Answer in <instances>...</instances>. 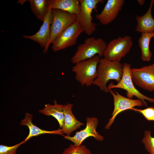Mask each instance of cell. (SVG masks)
<instances>
[{
	"label": "cell",
	"mask_w": 154,
	"mask_h": 154,
	"mask_svg": "<svg viewBox=\"0 0 154 154\" xmlns=\"http://www.w3.org/2000/svg\"><path fill=\"white\" fill-rule=\"evenodd\" d=\"M98 75L93 85L99 87L106 93L109 92L107 86L110 80L118 83L123 74V64L118 61H110L104 58H100L98 67Z\"/></svg>",
	"instance_id": "1"
},
{
	"label": "cell",
	"mask_w": 154,
	"mask_h": 154,
	"mask_svg": "<svg viewBox=\"0 0 154 154\" xmlns=\"http://www.w3.org/2000/svg\"><path fill=\"white\" fill-rule=\"evenodd\" d=\"M107 45L105 41L101 38L88 37L83 43L78 46L71 61L72 64H75L92 58L96 54L100 58L104 56Z\"/></svg>",
	"instance_id": "2"
},
{
	"label": "cell",
	"mask_w": 154,
	"mask_h": 154,
	"mask_svg": "<svg viewBox=\"0 0 154 154\" xmlns=\"http://www.w3.org/2000/svg\"><path fill=\"white\" fill-rule=\"evenodd\" d=\"M100 58L96 56L89 59L80 61L72 67L76 80L83 86L93 85L98 75V67Z\"/></svg>",
	"instance_id": "3"
},
{
	"label": "cell",
	"mask_w": 154,
	"mask_h": 154,
	"mask_svg": "<svg viewBox=\"0 0 154 154\" xmlns=\"http://www.w3.org/2000/svg\"><path fill=\"white\" fill-rule=\"evenodd\" d=\"M52 22L47 44L43 52L46 53L51 44L66 28L77 20L76 15L57 9H52Z\"/></svg>",
	"instance_id": "4"
},
{
	"label": "cell",
	"mask_w": 154,
	"mask_h": 154,
	"mask_svg": "<svg viewBox=\"0 0 154 154\" xmlns=\"http://www.w3.org/2000/svg\"><path fill=\"white\" fill-rule=\"evenodd\" d=\"M123 74L120 81L116 84L111 82L107 86L109 90L114 88H119L124 89L127 92L126 94L127 98L132 99L135 96L141 100L145 106H147L146 100L151 103H154V98L145 96L139 92L135 87L132 80L131 74V64L125 62L123 64Z\"/></svg>",
	"instance_id": "5"
},
{
	"label": "cell",
	"mask_w": 154,
	"mask_h": 154,
	"mask_svg": "<svg viewBox=\"0 0 154 154\" xmlns=\"http://www.w3.org/2000/svg\"><path fill=\"white\" fill-rule=\"evenodd\" d=\"M133 43L129 36L119 37L111 40L104 51V58L110 61H120L130 51Z\"/></svg>",
	"instance_id": "6"
},
{
	"label": "cell",
	"mask_w": 154,
	"mask_h": 154,
	"mask_svg": "<svg viewBox=\"0 0 154 154\" xmlns=\"http://www.w3.org/2000/svg\"><path fill=\"white\" fill-rule=\"evenodd\" d=\"M84 31L77 19L55 39L52 43V50L56 52L74 45L78 37Z\"/></svg>",
	"instance_id": "7"
},
{
	"label": "cell",
	"mask_w": 154,
	"mask_h": 154,
	"mask_svg": "<svg viewBox=\"0 0 154 154\" xmlns=\"http://www.w3.org/2000/svg\"><path fill=\"white\" fill-rule=\"evenodd\" d=\"M80 10L77 15V19L84 31L88 35H91L96 29V24L92 22V13L99 3H103V0H79Z\"/></svg>",
	"instance_id": "8"
},
{
	"label": "cell",
	"mask_w": 154,
	"mask_h": 154,
	"mask_svg": "<svg viewBox=\"0 0 154 154\" xmlns=\"http://www.w3.org/2000/svg\"><path fill=\"white\" fill-rule=\"evenodd\" d=\"M131 74L135 84L144 90L154 91V63L139 68H131Z\"/></svg>",
	"instance_id": "9"
},
{
	"label": "cell",
	"mask_w": 154,
	"mask_h": 154,
	"mask_svg": "<svg viewBox=\"0 0 154 154\" xmlns=\"http://www.w3.org/2000/svg\"><path fill=\"white\" fill-rule=\"evenodd\" d=\"M109 92L113 98L114 108L112 114V116L105 126L106 129H110L115 117L120 112L127 110H130L135 106L141 107L144 105V103L140 99L133 100L125 97L117 92H114L112 89L109 90Z\"/></svg>",
	"instance_id": "10"
},
{
	"label": "cell",
	"mask_w": 154,
	"mask_h": 154,
	"mask_svg": "<svg viewBox=\"0 0 154 154\" xmlns=\"http://www.w3.org/2000/svg\"><path fill=\"white\" fill-rule=\"evenodd\" d=\"M86 126L85 128L77 132L73 136H64V137L72 142L76 146L82 145V142L87 138L93 137L96 139L102 141L104 137L96 131L99 121L98 119L94 117H87L86 118Z\"/></svg>",
	"instance_id": "11"
},
{
	"label": "cell",
	"mask_w": 154,
	"mask_h": 154,
	"mask_svg": "<svg viewBox=\"0 0 154 154\" xmlns=\"http://www.w3.org/2000/svg\"><path fill=\"white\" fill-rule=\"evenodd\" d=\"M125 1L124 0H108L101 12L95 15L96 19L102 25L108 24L116 18Z\"/></svg>",
	"instance_id": "12"
},
{
	"label": "cell",
	"mask_w": 154,
	"mask_h": 154,
	"mask_svg": "<svg viewBox=\"0 0 154 154\" xmlns=\"http://www.w3.org/2000/svg\"><path fill=\"white\" fill-rule=\"evenodd\" d=\"M52 22V9L50 7L39 30L31 35H23L25 38L31 40L38 43L42 48L46 46L50 33V27Z\"/></svg>",
	"instance_id": "13"
},
{
	"label": "cell",
	"mask_w": 154,
	"mask_h": 154,
	"mask_svg": "<svg viewBox=\"0 0 154 154\" xmlns=\"http://www.w3.org/2000/svg\"><path fill=\"white\" fill-rule=\"evenodd\" d=\"M73 106V104L69 103L64 105V125L61 129L63 134L68 136H70L72 132L84 125L77 120L73 114L72 110Z\"/></svg>",
	"instance_id": "14"
},
{
	"label": "cell",
	"mask_w": 154,
	"mask_h": 154,
	"mask_svg": "<svg viewBox=\"0 0 154 154\" xmlns=\"http://www.w3.org/2000/svg\"><path fill=\"white\" fill-rule=\"evenodd\" d=\"M33 117L32 114L27 113L25 114V117L20 123L21 125L26 126L29 129V134L23 141L25 143L33 137L44 134H55L64 136L61 128L48 131L42 129L37 127L32 122Z\"/></svg>",
	"instance_id": "15"
},
{
	"label": "cell",
	"mask_w": 154,
	"mask_h": 154,
	"mask_svg": "<svg viewBox=\"0 0 154 154\" xmlns=\"http://www.w3.org/2000/svg\"><path fill=\"white\" fill-rule=\"evenodd\" d=\"M154 2L153 0L151 1L149 7L144 14L136 17L137 24L135 30L137 32L141 34L154 32V19L151 14Z\"/></svg>",
	"instance_id": "16"
},
{
	"label": "cell",
	"mask_w": 154,
	"mask_h": 154,
	"mask_svg": "<svg viewBox=\"0 0 154 154\" xmlns=\"http://www.w3.org/2000/svg\"><path fill=\"white\" fill-rule=\"evenodd\" d=\"M52 9L62 10L78 15L80 10V5L78 0H50Z\"/></svg>",
	"instance_id": "17"
},
{
	"label": "cell",
	"mask_w": 154,
	"mask_h": 154,
	"mask_svg": "<svg viewBox=\"0 0 154 154\" xmlns=\"http://www.w3.org/2000/svg\"><path fill=\"white\" fill-rule=\"evenodd\" d=\"M64 106L63 105L58 104L55 100L53 104H45L44 107L40 110L38 112L44 115L54 117L58 121L60 128H61L64 125Z\"/></svg>",
	"instance_id": "18"
},
{
	"label": "cell",
	"mask_w": 154,
	"mask_h": 154,
	"mask_svg": "<svg viewBox=\"0 0 154 154\" xmlns=\"http://www.w3.org/2000/svg\"><path fill=\"white\" fill-rule=\"evenodd\" d=\"M31 9L38 19L43 21L49 8L50 0H29Z\"/></svg>",
	"instance_id": "19"
},
{
	"label": "cell",
	"mask_w": 154,
	"mask_h": 154,
	"mask_svg": "<svg viewBox=\"0 0 154 154\" xmlns=\"http://www.w3.org/2000/svg\"><path fill=\"white\" fill-rule=\"evenodd\" d=\"M153 33L141 34L138 40L139 45L141 51V59L144 61H149L152 56V53L149 47L151 38H153Z\"/></svg>",
	"instance_id": "20"
},
{
	"label": "cell",
	"mask_w": 154,
	"mask_h": 154,
	"mask_svg": "<svg viewBox=\"0 0 154 154\" xmlns=\"http://www.w3.org/2000/svg\"><path fill=\"white\" fill-rule=\"evenodd\" d=\"M62 154H93L90 150L84 145L76 146L70 144L65 149Z\"/></svg>",
	"instance_id": "21"
},
{
	"label": "cell",
	"mask_w": 154,
	"mask_h": 154,
	"mask_svg": "<svg viewBox=\"0 0 154 154\" xmlns=\"http://www.w3.org/2000/svg\"><path fill=\"white\" fill-rule=\"evenodd\" d=\"M144 143L145 149L149 154H154V137L151 136V131H146L144 132V137L142 140Z\"/></svg>",
	"instance_id": "22"
},
{
	"label": "cell",
	"mask_w": 154,
	"mask_h": 154,
	"mask_svg": "<svg viewBox=\"0 0 154 154\" xmlns=\"http://www.w3.org/2000/svg\"><path fill=\"white\" fill-rule=\"evenodd\" d=\"M24 141L11 146L0 145V154H17V150L21 145L25 143Z\"/></svg>",
	"instance_id": "23"
},
{
	"label": "cell",
	"mask_w": 154,
	"mask_h": 154,
	"mask_svg": "<svg viewBox=\"0 0 154 154\" xmlns=\"http://www.w3.org/2000/svg\"><path fill=\"white\" fill-rule=\"evenodd\" d=\"M130 110L139 112L147 121H154V108L153 107H147L143 110L132 108Z\"/></svg>",
	"instance_id": "24"
},
{
	"label": "cell",
	"mask_w": 154,
	"mask_h": 154,
	"mask_svg": "<svg viewBox=\"0 0 154 154\" xmlns=\"http://www.w3.org/2000/svg\"><path fill=\"white\" fill-rule=\"evenodd\" d=\"M145 1V0H137V1L138 4L141 6L143 5Z\"/></svg>",
	"instance_id": "25"
},
{
	"label": "cell",
	"mask_w": 154,
	"mask_h": 154,
	"mask_svg": "<svg viewBox=\"0 0 154 154\" xmlns=\"http://www.w3.org/2000/svg\"><path fill=\"white\" fill-rule=\"evenodd\" d=\"M26 1V0H19L18 1V3H19L21 4H23Z\"/></svg>",
	"instance_id": "26"
},
{
	"label": "cell",
	"mask_w": 154,
	"mask_h": 154,
	"mask_svg": "<svg viewBox=\"0 0 154 154\" xmlns=\"http://www.w3.org/2000/svg\"><path fill=\"white\" fill-rule=\"evenodd\" d=\"M152 35H153V38H154V32L153 33Z\"/></svg>",
	"instance_id": "27"
}]
</instances>
